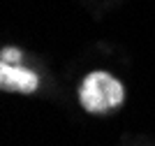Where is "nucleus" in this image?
I'll return each mask as SVG.
<instances>
[{"label": "nucleus", "instance_id": "obj_2", "mask_svg": "<svg viewBox=\"0 0 155 146\" xmlns=\"http://www.w3.org/2000/svg\"><path fill=\"white\" fill-rule=\"evenodd\" d=\"M0 86L5 90L16 93H32L37 88V74L30 70H23L12 63H0Z\"/></svg>", "mask_w": 155, "mask_h": 146}, {"label": "nucleus", "instance_id": "obj_3", "mask_svg": "<svg viewBox=\"0 0 155 146\" xmlns=\"http://www.w3.org/2000/svg\"><path fill=\"white\" fill-rule=\"evenodd\" d=\"M0 60L2 63H12L16 65L21 60V51L19 49H2V53H0Z\"/></svg>", "mask_w": 155, "mask_h": 146}, {"label": "nucleus", "instance_id": "obj_1", "mask_svg": "<svg viewBox=\"0 0 155 146\" xmlns=\"http://www.w3.org/2000/svg\"><path fill=\"white\" fill-rule=\"evenodd\" d=\"M81 107L91 114H104L116 109L125 100V90L116 76L107 72H91L79 88Z\"/></svg>", "mask_w": 155, "mask_h": 146}]
</instances>
